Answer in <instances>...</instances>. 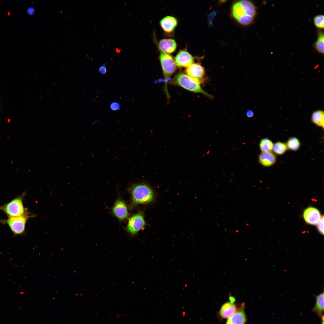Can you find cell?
Returning <instances> with one entry per match:
<instances>
[{
  "instance_id": "obj_29",
  "label": "cell",
  "mask_w": 324,
  "mask_h": 324,
  "mask_svg": "<svg viewBox=\"0 0 324 324\" xmlns=\"http://www.w3.org/2000/svg\"><path fill=\"white\" fill-rule=\"evenodd\" d=\"M99 72L102 74H105L107 72L106 63L104 64L99 68Z\"/></svg>"
},
{
  "instance_id": "obj_27",
  "label": "cell",
  "mask_w": 324,
  "mask_h": 324,
  "mask_svg": "<svg viewBox=\"0 0 324 324\" xmlns=\"http://www.w3.org/2000/svg\"><path fill=\"white\" fill-rule=\"evenodd\" d=\"M217 12L216 11H213L208 15V24L209 26H212L213 20L214 17L216 15Z\"/></svg>"
},
{
  "instance_id": "obj_28",
  "label": "cell",
  "mask_w": 324,
  "mask_h": 324,
  "mask_svg": "<svg viewBox=\"0 0 324 324\" xmlns=\"http://www.w3.org/2000/svg\"><path fill=\"white\" fill-rule=\"evenodd\" d=\"M120 107V104L116 102H113L110 105V108L112 110L116 111L119 110Z\"/></svg>"
},
{
  "instance_id": "obj_5",
  "label": "cell",
  "mask_w": 324,
  "mask_h": 324,
  "mask_svg": "<svg viewBox=\"0 0 324 324\" xmlns=\"http://www.w3.org/2000/svg\"><path fill=\"white\" fill-rule=\"evenodd\" d=\"M27 219V216L9 217L2 222L8 224L14 234L20 235L25 231Z\"/></svg>"
},
{
  "instance_id": "obj_8",
  "label": "cell",
  "mask_w": 324,
  "mask_h": 324,
  "mask_svg": "<svg viewBox=\"0 0 324 324\" xmlns=\"http://www.w3.org/2000/svg\"><path fill=\"white\" fill-rule=\"evenodd\" d=\"M321 217L319 210L314 207H308L303 213V217L306 222L313 225L317 224Z\"/></svg>"
},
{
  "instance_id": "obj_30",
  "label": "cell",
  "mask_w": 324,
  "mask_h": 324,
  "mask_svg": "<svg viewBox=\"0 0 324 324\" xmlns=\"http://www.w3.org/2000/svg\"><path fill=\"white\" fill-rule=\"evenodd\" d=\"M246 115L249 117H251L253 116L254 113L252 111L248 110L247 112Z\"/></svg>"
},
{
  "instance_id": "obj_26",
  "label": "cell",
  "mask_w": 324,
  "mask_h": 324,
  "mask_svg": "<svg viewBox=\"0 0 324 324\" xmlns=\"http://www.w3.org/2000/svg\"><path fill=\"white\" fill-rule=\"evenodd\" d=\"M318 230L322 235L324 234V218L322 216L320 221L316 225Z\"/></svg>"
},
{
  "instance_id": "obj_2",
  "label": "cell",
  "mask_w": 324,
  "mask_h": 324,
  "mask_svg": "<svg viewBox=\"0 0 324 324\" xmlns=\"http://www.w3.org/2000/svg\"><path fill=\"white\" fill-rule=\"evenodd\" d=\"M171 82L172 84L181 87L190 91L202 93L211 98L213 97L202 89L200 85V83L198 81L183 73L176 74Z\"/></svg>"
},
{
  "instance_id": "obj_11",
  "label": "cell",
  "mask_w": 324,
  "mask_h": 324,
  "mask_svg": "<svg viewBox=\"0 0 324 324\" xmlns=\"http://www.w3.org/2000/svg\"><path fill=\"white\" fill-rule=\"evenodd\" d=\"M112 212L114 215L121 220L125 219L129 215L126 204L120 199L116 202L112 208Z\"/></svg>"
},
{
  "instance_id": "obj_13",
  "label": "cell",
  "mask_w": 324,
  "mask_h": 324,
  "mask_svg": "<svg viewBox=\"0 0 324 324\" xmlns=\"http://www.w3.org/2000/svg\"><path fill=\"white\" fill-rule=\"evenodd\" d=\"M238 308H237L234 303L227 302L221 306L219 314L222 318H228L234 314Z\"/></svg>"
},
{
  "instance_id": "obj_15",
  "label": "cell",
  "mask_w": 324,
  "mask_h": 324,
  "mask_svg": "<svg viewBox=\"0 0 324 324\" xmlns=\"http://www.w3.org/2000/svg\"><path fill=\"white\" fill-rule=\"evenodd\" d=\"M259 162L262 165L269 167L273 165L276 162V157L271 152H262L259 158Z\"/></svg>"
},
{
  "instance_id": "obj_23",
  "label": "cell",
  "mask_w": 324,
  "mask_h": 324,
  "mask_svg": "<svg viewBox=\"0 0 324 324\" xmlns=\"http://www.w3.org/2000/svg\"><path fill=\"white\" fill-rule=\"evenodd\" d=\"M287 149L286 144L282 142H278L273 145L272 150L275 154L281 155L284 154Z\"/></svg>"
},
{
  "instance_id": "obj_21",
  "label": "cell",
  "mask_w": 324,
  "mask_h": 324,
  "mask_svg": "<svg viewBox=\"0 0 324 324\" xmlns=\"http://www.w3.org/2000/svg\"><path fill=\"white\" fill-rule=\"evenodd\" d=\"M273 146L272 142L266 138L261 140L260 143V148L262 152H271Z\"/></svg>"
},
{
  "instance_id": "obj_18",
  "label": "cell",
  "mask_w": 324,
  "mask_h": 324,
  "mask_svg": "<svg viewBox=\"0 0 324 324\" xmlns=\"http://www.w3.org/2000/svg\"><path fill=\"white\" fill-rule=\"evenodd\" d=\"M246 14L254 17L256 14L255 8L251 2L246 0L240 1Z\"/></svg>"
},
{
  "instance_id": "obj_3",
  "label": "cell",
  "mask_w": 324,
  "mask_h": 324,
  "mask_svg": "<svg viewBox=\"0 0 324 324\" xmlns=\"http://www.w3.org/2000/svg\"><path fill=\"white\" fill-rule=\"evenodd\" d=\"M0 209L9 217L27 216L21 196L18 197L8 203L0 206Z\"/></svg>"
},
{
  "instance_id": "obj_14",
  "label": "cell",
  "mask_w": 324,
  "mask_h": 324,
  "mask_svg": "<svg viewBox=\"0 0 324 324\" xmlns=\"http://www.w3.org/2000/svg\"><path fill=\"white\" fill-rule=\"evenodd\" d=\"M177 44L175 41L172 39H164L160 41L158 47L162 52L171 53L176 49Z\"/></svg>"
},
{
  "instance_id": "obj_34",
  "label": "cell",
  "mask_w": 324,
  "mask_h": 324,
  "mask_svg": "<svg viewBox=\"0 0 324 324\" xmlns=\"http://www.w3.org/2000/svg\"><path fill=\"white\" fill-rule=\"evenodd\" d=\"M121 50H120V49H118V48H116V52H118V53H119V52H121Z\"/></svg>"
},
{
  "instance_id": "obj_25",
  "label": "cell",
  "mask_w": 324,
  "mask_h": 324,
  "mask_svg": "<svg viewBox=\"0 0 324 324\" xmlns=\"http://www.w3.org/2000/svg\"><path fill=\"white\" fill-rule=\"evenodd\" d=\"M237 20L241 24L244 25H248L252 22L253 20V17L245 14Z\"/></svg>"
},
{
  "instance_id": "obj_4",
  "label": "cell",
  "mask_w": 324,
  "mask_h": 324,
  "mask_svg": "<svg viewBox=\"0 0 324 324\" xmlns=\"http://www.w3.org/2000/svg\"><path fill=\"white\" fill-rule=\"evenodd\" d=\"M159 59L165 81L166 83L176 71V65L173 57L169 54L161 52L159 56Z\"/></svg>"
},
{
  "instance_id": "obj_31",
  "label": "cell",
  "mask_w": 324,
  "mask_h": 324,
  "mask_svg": "<svg viewBox=\"0 0 324 324\" xmlns=\"http://www.w3.org/2000/svg\"><path fill=\"white\" fill-rule=\"evenodd\" d=\"M34 12V9L32 8H30L28 10V12L29 14H32Z\"/></svg>"
},
{
  "instance_id": "obj_7",
  "label": "cell",
  "mask_w": 324,
  "mask_h": 324,
  "mask_svg": "<svg viewBox=\"0 0 324 324\" xmlns=\"http://www.w3.org/2000/svg\"><path fill=\"white\" fill-rule=\"evenodd\" d=\"M185 72L191 77L198 81L200 83L203 81L205 75L204 68L199 63H193L187 67Z\"/></svg>"
},
{
  "instance_id": "obj_24",
  "label": "cell",
  "mask_w": 324,
  "mask_h": 324,
  "mask_svg": "<svg viewBox=\"0 0 324 324\" xmlns=\"http://www.w3.org/2000/svg\"><path fill=\"white\" fill-rule=\"evenodd\" d=\"M314 21L315 25L317 28L323 29L324 26V16L320 14L316 15L314 18Z\"/></svg>"
},
{
  "instance_id": "obj_10",
  "label": "cell",
  "mask_w": 324,
  "mask_h": 324,
  "mask_svg": "<svg viewBox=\"0 0 324 324\" xmlns=\"http://www.w3.org/2000/svg\"><path fill=\"white\" fill-rule=\"evenodd\" d=\"M244 308V304L242 303L238 310L228 318L225 324H245L247 318Z\"/></svg>"
},
{
  "instance_id": "obj_9",
  "label": "cell",
  "mask_w": 324,
  "mask_h": 324,
  "mask_svg": "<svg viewBox=\"0 0 324 324\" xmlns=\"http://www.w3.org/2000/svg\"><path fill=\"white\" fill-rule=\"evenodd\" d=\"M194 58L185 50L180 51L175 58L176 65L179 67H187L193 63Z\"/></svg>"
},
{
  "instance_id": "obj_19",
  "label": "cell",
  "mask_w": 324,
  "mask_h": 324,
  "mask_svg": "<svg viewBox=\"0 0 324 324\" xmlns=\"http://www.w3.org/2000/svg\"><path fill=\"white\" fill-rule=\"evenodd\" d=\"M232 13L234 17L237 20L246 14L244 8L240 2H237L233 4Z\"/></svg>"
},
{
  "instance_id": "obj_32",
  "label": "cell",
  "mask_w": 324,
  "mask_h": 324,
  "mask_svg": "<svg viewBox=\"0 0 324 324\" xmlns=\"http://www.w3.org/2000/svg\"><path fill=\"white\" fill-rule=\"evenodd\" d=\"M229 299L230 302H231L234 303L235 301V298L232 296H230L229 297Z\"/></svg>"
},
{
  "instance_id": "obj_6",
  "label": "cell",
  "mask_w": 324,
  "mask_h": 324,
  "mask_svg": "<svg viewBox=\"0 0 324 324\" xmlns=\"http://www.w3.org/2000/svg\"><path fill=\"white\" fill-rule=\"evenodd\" d=\"M145 222L142 214L137 213L129 219L126 230L132 235L136 234L145 226Z\"/></svg>"
},
{
  "instance_id": "obj_17",
  "label": "cell",
  "mask_w": 324,
  "mask_h": 324,
  "mask_svg": "<svg viewBox=\"0 0 324 324\" xmlns=\"http://www.w3.org/2000/svg\"><path fill=\"white\" fill-rule=\"evenodd\" d=\"M323 111L317 110L314 112L311 116L312 122L317 126L324 128V117Z\"/></svg>"
},
{
  "instance_id": "obj_16",
  "label": "cell",
  "mask_w": 324,
  "mask_h": 324,
  "mask_svg": "<svg viewBox=\"0 0 324 324\" xmlns=\"http://www.w3.org/2000/svg\"><path fill=\"white\" fill-rule=\"evenodd\" d=\"M314 296L316 299V303L312 311L315 312L319 317H321L323 315L324 312V292Z\"/></svg>"
},
{
  "instance_id": "obj_20",
  "label": "cell",
  "mask_w": 324,
  "mask_h": 324,
  "mask_svg": "<svg viewBox=\"0 0 324 324\" xmlns=\"http://www.w3.org/2000/svg\"><path fill=\"white\" fill-rule=\"evenodd\" d=\"M324 43L323 32L319 31L318 33L317 39L314 44V47L318 52L323 54L324 53Z\"/></svg>"
},
{
  "instance_id": "obj_33",
  "label": "cell",
  "mask_w": 324,
  "mask_h": 324,
  "mask_svg": "<svg viewBox=\"0 0 324 324\" xmlns=\"http://www.w3.org/2000/svg\"><path fill=\"white\" fill-rule=\"evenodd\" d=\"M321 324H324V315H323L321 317Z\"/></svg>"
},
{
  "instance_id": "obj_1",
  "label": "cell",
  "mask_w": 324,
  "mask_h": 324,
  "mask_svg": "<svg viewBox=\"0 0 324 324\" xmlns=\"http://www.w3.org/2000/svg\"><path fill=\"white\" fill-rule=\"evenodd\" d=\"M132 205L150 202L154 199V195L152 190L148 185L144 184L133 185L130 189Z\"/></svg>"
},
{
  "instance_id": "obj_12",
  "label": "cell",
  "mask_w": 324,
  "mask_h": 324,
  "mask_svg": "<svg viewBox=\"0 0 324 324\" xmlns=\"http://www.w3.org/2000/svg\"><path fill=\"white\" fill-rule=\"evenodd\" d=\"M161 27L166 33H170L174 30L177 25V21L174 17L167 16L162 19L160 22Z\"/></svg>"
},
{
  "instance_id": "obj_22",
  "label": "cell",
  "mask_w": 324,
  "mask_h": 324,
  "mask_svg": "<svg viewBox=\"0 0 324 324\" xmlns=\"http://www.w3.org/2000/svg\"><path fill=\"white\" fill-rule=\"evenodd\" d=\"M287 148L292 151L298 150L300 146L299 140L296 138L292 137L288 139L286 144Z\"/></svg>"
}]
</instances>
